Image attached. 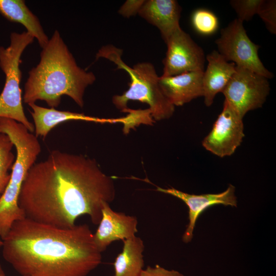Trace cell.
I'll return each mask as SVG.
<instances>
[{
	"mask_svg": "<svg viewBox=\"0 0 276 276\" xmlns=\"http://www.w3.org/2000/svg\"><path fill=\"white\" fill-rule=\"evenodd\" d=\"M116 196L113 179L94 159L55 150L29 170L18 198L26 218L60 228L87 215L95 225Z\"/></svg>",
	"mask_w": 276,
	"mask_h": 276,
	"instance_id": "cell-1",
	"label": "cell"
},
{
	"mask_svg": "<svg viewBox=\"0 0 276 276\" xmlns=\"http://www.w3.org/2000/svg\"><path fill=\"white\" fill-rule=\"evenodd\" d=\"M2 255L21 276H88L102 259L87 224L60 228L26 218L13 223Z\"/></svg>",
	"mask_w": 276,
	"mask_h": 276,
	"instance_id": "cell-2",
	"label": "cell"
},
{
	"mask_svg": "<svg viewBox=\"0 0 276 276\" xmlns=\"http://www.w3.org/2000/svg\"><path fill=\"white\" fill-rule=\"evenodd\" d=\"M96 79L93 73L78 66L59 32L55 30L42 48L39 63L29 72L23 100L28 104L44 101L54 108L60 105L62 96L66 95L82 107L85 90Z\"/></svg>",
	"mask_w": 276,
	"mask_h": 276,
	"instance_id": "cell-3",
	"label": "cell"
},
{
	"mask_svg": "<svg viewBox=\"0 0 276 276\" xmlns=\"http://www.w3.org/2000/svg\"><path fill=\"white\" fill-rule=\"evenodd\" d=\"M0 132L9 136L16 151L10 180L0 195V237L3 240L15 221L26 218L19 206L18 198L23 182L35 164L41 146L36 135L14 120L1 118Z\"/></svg>",
	"mask_w": 276,
	"mask_h": 276,
	"instance_id": "cell-4",
	"label": "cell"
},
{
	"mask_svg": "<svg viewBox=\"0 0 276 276\" xmlns=\"http://www.w3.org/2000/svg\"><path fill=\"white\" fill-rule=\"evenodd\" d=\"M122 50L112 45L102 47L96 58H104L114 63L118 69L126 71L130 79L129 88L121 95L113 96L112 101L116 108L124 112L128 108L130 101L146 103L152 118L155 120L170 118L175 106L163 93L158 83L159 76L153 65L149 62H140L133 67L127 65L122 59Z\"/></svg>",
	"mask_w": 276,
	"mask_h": 276,
	"instance_id": "cell-5",
	"label": "cell"
},
{
	"mask_svg": "<svg viewBox=\"0 0 276 276\" xmlns=\"http://www.w3.org/2000/svg\"><path fill=\"white\" fill-rule=\"evenodd\" d=\"M34 39L28 32H12L9 45L0 47V68L5 76L4 86L0 94V119H9L20 123L31 133L34 131V126L26 117L22 104L20 64L22 53Z\"/></svg>",
	"mask_w": 276,
	"mask_h": 276,
	"instance_id": "cell-6",
	"label": "cell"
},
{
	"mask_svg": "<svg viewBox=\"0 0 276 276\" xmlns=\"http://www.w3.org/2000/svg\"><path fill=\"white\" fill-rule=\"evenodd\" d=\"M215 43L218 52L227 61L269 79L273 77L261 61L258 51L260 46L248 37L243 22L238 18L231 21L220 32Z\"/></svg>",
	"mask_w": 276,
	"mask_h": 276,
	"instance_id": "cell-7",
	"label": "cell"
},
{
	"mask_svg": "<svg viewBox=\"0 0 276 276\" xmlns=\"http://www.w3.org/2000/svg\"><path fill=\"white\" fill-rule=\"evenodd\" d=\"M269 91L268 79L236 66L234 74L221 93L224 100L243 118L248 111L262 107Z\"/></svg>",
	"mask_w": 276,
	"mask_h": 276,
	"instance_id": "cell-8",
	"label": "cell"
},
{
	"mask_svg": "<svg viewBox=\"0 0 276 276\" xmlns=\"http://www.w3.org/2000/svg\"><path fill=\"white\" fill-rule=\"evenodd\" d=\"M165 43L167 50L163 61L162 76L204 71L206 58L203 50L181 28Z\"/></svg>",
	"mask_w": 276,
	"mask_h": 276,
	"instance_id": "cell-9",
	"label": "cell"
},
{
	"mask_svg": "<svg viewBox=\"0 0 276 276\" xmlns=\"http://www.w3.org/2000/svg\"><path fill=\"white\" fill-rule=\"evenodd\" d=\"M242 120L224 100L222 110L212 130L203 140L202 146L220 157L232 155L244 136Z\"/></svg>",
	"mask_w": 276,
	"mask_h": 276,
	"instance_id": "cell-10",
	"label": "cell"
},
{
	"mask_svg": "<svg viewBox=\"0 0 276 276\" xmlns=\"http://www.w3.org/2000/svg\"><path fill=\"white\" fill-rule=\"evenodd\" d=\"M156 191L174 196L182 200L189 209V223L182 235V241H191L196 222L199 216L209 208L218 204L236 207L237 199L235 187L229 184L223 192L217 194H190L174 188H162L156 186Z\"/></svg>",
	"mask_w": 276,
	"mask_h": 276,
	"instance_id": "cell-11",
	"label": "cell"
},
{
	"mask_svg": "<svg viewBox=\"0 0 276 276\" xmlns=\"http://www.w3.org/2000/svg\"><path fill=\"white\" fill-rule=\"evenodd\" d=\"M137 224L135 216L114 211L109 203H105L102 209L101 220L94 234V242L102 252L113 242L124 241L136 236Z\"/></svg>",
	"mask_w": 276,
	"mask_h": 276,
	"instance_id": "cell-12",
	"label": "cell"
},
{
	"mask_svg": "<svg viewBox=\"0 0 276 276\" xmlns=\"http://www.w3.org/2000/svg\"><path fill=\"white\" fill-rule=\"evenodd\" d=\"M203 72L195 71L172 76H160L159 87L167 99L174 106H182L203 96Z\"/></svg>",
	"mask_w": 276,
	"mask_h": 276,
	"instance_id": "cell-13",
	"label": "cell"
},
{
	"mask_svg": "<svg viewBox=\"0 0 276 276\" xmlns=\"http://www.w3.org/2000/svg\"><path fill=\"white\" fill-rule=\"evenodd\" d=\"M181 8L175 0L145 1L138 14L160 31L165 42L180 28Z\"/></svg>",
	"mask_w": 276,
	"mask_h": 276,
	"instance_id": "cell-14",
	"label": "cell"
},
{
	"mask_svg": "<svg viewBox=\"0 0 276 276\" xmlns=\"http://www.w3.org/2000/svg\"><path fill=\"white\" fill-rule=\"evenodd\" d=\"M32 108L30 112L34 123L36 136L45 138L49 132L58 124L72 120H81L99 123H124L125 117L118 119H103L86 116L83 113L69 111L58 110L54 108H46L35 103L28 104Z\"/></svg>",
	"mask_w": 276,
	"mask_h": 276,
	"instance_id": "cell-15",
	"label": "cell"
},
{
	"mask_svg": "<svg viewBox=\"0 0 276 276\" xmlns=\"http://www.w3.org/2000/svg\"><path fill=\"white\" fill-rule=\"evenodd\" d=\"M208 65L203 72L202 88L204 102L210 106L216 95L222 92L233 75L236 64L227 61L221 54L214 50L206 57Z\"/></svg>",
	"mask_w": 276,
	"mask_h": 276,
	"instance_id": "cell-16",
	"label": "cell"
},
{
	"mask_svg": "<svg viewBox=\"0 0 276 276\" xmlns=\"http://www.w3.org/2000/svg\"><path fill=\"white\" fill-rule=\"evenodd\" d=\"M0 14L10 21L23 25L40 47L43 48L49 39L38 18L24 0H0Z\"/></svg>",
	"mask_w": 276,
	"mask_h": 276,
	"instance_id": "cell-17",
	"label": "cell"
},
{
	"mask_svg": "<svg viewBox=\"0 0 276 276\" xmlns=\"http://www.w3.org/2000/svg\"><path fill=\"white\" fill-rule=\"evenodd\" d=\"M123 242L122 250L113 263V276H141L144 267V241L135 236Z\"/></svg>",
	"mask_w": 276,
	"mask_h": 276,
	"instance_id": "cell-18",
	"label": "cell"
},
{
	"mask_svg": "<svg viewBox=\"0 0 276 276\" xmlns=\"http://www.w3.org/2000/svg\"><path fill=\"white\" fill-rule=\"evenodd\" d=\"M13 144L9 136L0 132V195L4 192L10 180L12 169L15 162L14 155L11 151Z\"/></svg>",
	"mask_w": 276,
	"mask_h": 276,
	"instance_id": "cell-19",
	"label": "cell"
},
{
	"mask_svg": "<svg viewBox=\"0 0 276 276\" xmlns=\"http://www.w3.org/2000/svg\"><path fill=\"white\" fill-rule=\"evenodd\" d=\"M193 27L199 34L210 35L214 34L218 28V20L212 12L206 9H198L192 14Z\"/></svg>",
	"mask_w": 276,
	"mask_h": 276,
	"instance_id": "cell-20",
	"label": "cell"
},
{
	"mask_svg": "<svg viewBox=\"0 0 276 276\" xmlns=\"http://www.w3.org/2000/svg\"><path fill=\"white\" fill-rule=\"evenodd\" d=\"M263 0H232L230 4L238 15V19L243 22L250 20L257 14Z\"/></svg>",
	"mask_w": 276,
	"mask_h": 276,
	"instance_id": "cell-21",
	"label": "cell"
},
{
	"mask_svg": "<svg viewBox=\"0 0 276 276\" xmlns=\"http://www.w3.org/2000/svg\"><path fill=\"white\" fill-rule=\"evenodd\" d=\"M264 21L267 30L276 33V1L263 0L257 14Z\"/></svg>",
	"mask_w": 276,
	"mask_h": 276,
	"instance_id": "cell-22",
	"label": "cell"
},
{
	"mask_svg": "<svg viewBox=\"0 0 276 276\" xmlns=\"http://www.w3.org/2000/svg\"><path fill=\"white\" fill-rule=\"evenodd\" d=\"M144 0H128L120 7L118 12L122 16L129 18L135 15L144 3Z\"/></svg>",
	"mask_w": 276,
	"mask_h": 276,
	"instance_id": "cell-23",
	"label": "cell"
},
{
	"mask_svg": "<svg viewBox=\"0 0 276 276\" xmlns=\"http://www.w3.org/2000/svg\"><path fill=\"white\" fill-rule=\"evenodd\" d=\"M141 276H185L175 270H168L159 265L148 266L142 271Z\"/></svg>",
	"mask_w": 276,
	"mask_h": 276,
	"instance_id": "cell-24",
	"label": "cell"
},
{
	"mask_svg": "<svg viewBox=\"0 0 276 276\" xmlns=\"http://www.w3.org/2000/svg\"><path fill=\"white\" fill-rule=\"evenodd\" d=\"M5 273L0 264V275H5Z\"/></svg>",
	"mask_w": 276,
	"mask_h": 276,
	"instance_id": "cell-25",
	"label": "cell"
},
{
	"mask_svg": "<svg viewBox=\"0 0 276 276\" xmlns=\"http://www.w3.org/2000/svg\"><path fill=\"white\" fill-rule=\"evenodd\" d=\"M3 245V240L0 237V247H2Z\"/></svg>",
	"mask_w": 276,
	"mask_h": 276,
	"instance_id": "cell-26",
	"label": "cell"
},
{
	"mask_svg": "<svg viewBox=\"0 0 276 276\" xmlns=\"http://www.w3.org/2000/svg\"><path fill=\"white\" fill-rule=\"evenodd\" d=\"M0 276H6V275H0Z\"/></svg>",
	"mask_w": 276,
	"mask_h": 276,
	"instance_id": "cell-27",
	"label": "cell"
}]
</instances>
